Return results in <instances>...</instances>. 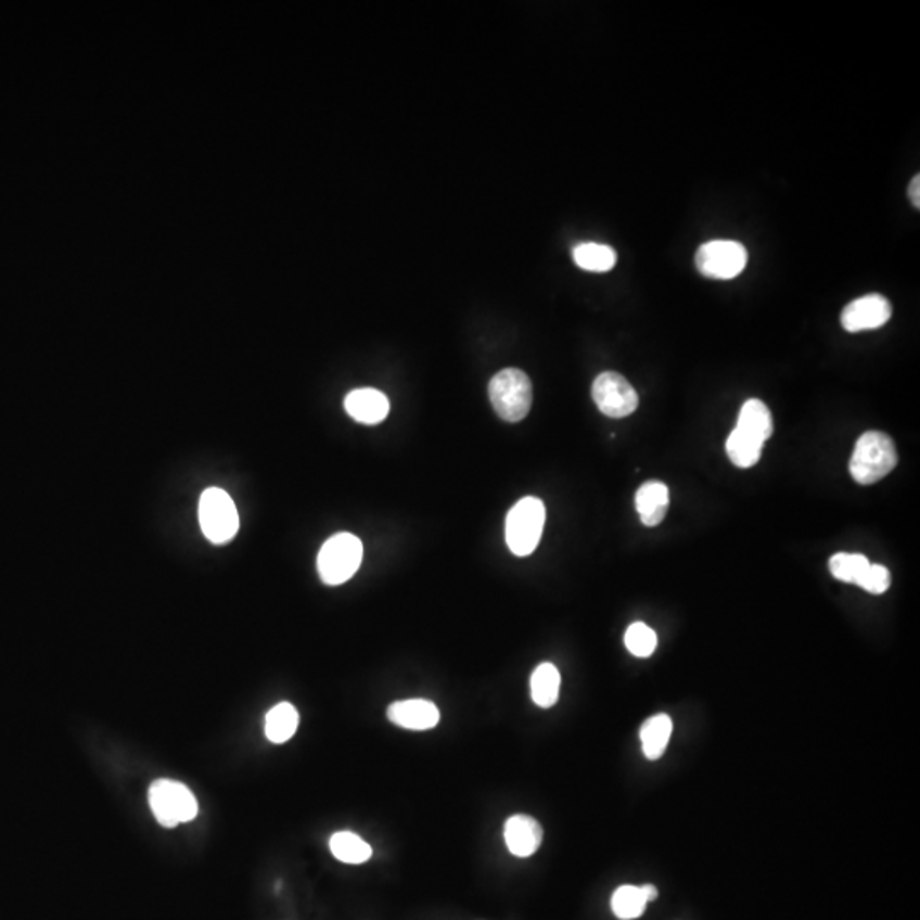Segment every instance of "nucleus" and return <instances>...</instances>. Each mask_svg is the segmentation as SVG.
<instances>
[{
    "mask_svg": "<svg viewBox=\"0 0 920 920\" xmlns=\"http://www.w3.org/2000/svg\"><path fill=\"white\" fill-rule=\"evenodd\" d=\"M489 399L501 420L519 423L532 408V382L519 369H504L489 382Z\"/></svg>",
    "mask_w": 920,
    "mask_h": 920,
    "instance_id": "nucleus-2",
    "label": "nucleus"
},
{
    "mask_svg": "<svg viewBox=\"0 0 920 920\" xmlns=\"http://www.w3.org/2000/svg\"><path fill=\"white\" fill-rule=\"evenodd\" d=\"M330 847L337 861L346 865H361L372 857V847L354 832L334 833Z\"/></svg>",
    "mask_w": 920,
    "mask_h": 920,
    "instance_id": "nucleus-19",
    "label": "nucleus"
},
{
    "mask_svg": "<svg viewBox=\"0 0 920 920\" xmlns=\"http://www.w3.org/2000/svg\"><path fill=\"white\" fill-rule=\"evenodd\" d=\"M611 905L615 917L632 920L643 916L648 900L641 886L623 885L615 890Z\"/></svg>",
    "mask_w": 920,
    "mask_h": 920,
    "instance_id": "nucleus-20",
    "label": "nucleus"
},
{
    "mask_svg": "<svg viewBox=\"0 0 920 920\" xmlns=\"http://www.w3.org/2000/svg\"><path fill=\"white\" fill-rule=\"evenodd\" d=\"M890 585H892V575H890L889 567L881 566V564H869L868 572L863 576L859 587L869 591V593H873V596H881L889 590Z\"/></svg>",
    "mask_w": 920,
    "mask_h": 920,
    "instance_id": "nucleus-24",
    "label": "nucleus"
},
{
    "mask_svg": "<svg viewBox=\"0 0 920 920\" xmlns=\"http://www.w3.org/2000/svg\"><path fill=\"white\" fill-rule=\"evenodd\" d=\"M298 728V713L290 702H280L266 714L265 733L271 743H285Z\"/></svg>",
    "mask_w": 920,
    "mask_h": 920,
    "instance_id": "nucleus-17",
    "label": "nucleus"
},
{
    "mask_svg": "<svg viewBox=\"0 0 920 920\" xmlns=\"http://www.w3.org/2000/svg\"><path fill=\"white\" fill-rule=\"evenodd\" d=\"M363 560V544L354 534L342 532L325 540L318 555V572L331 587L348 582Z\"/></svg>",
    "mask_w": 920,
    "mask_h": 920,
    "instance_id": "nucleus-5",
    "label": "nucleus"
},
{
    "mask_svg": "<svg viewBox=\"0 0 920 920\" xmlns=\"http://www.w3.org/2000/svg\"><path fill=\"white\" fill-rule=\"evenodd\" d=\"M597 408L609 418H626L635 413L639 396L626 378L617 372H603L591 385Z\"/></svg>",
    "mask_w": 920,
    "mask_h": 920,
    "instance_id": "nucleus-8",
    "label": "nucleus"
},
{
    "mask_svg": "<svg viewBox=\"0 0 920 920\" xmlns=\"http://www.w3.org/2000/svg\"><path fill=\"white\" fill-rule=\"evenodd\" d=\"M387 718L406 730L425 731L438 725L440 711L433 702L425 699H409V701H397L391 704Z\"/></svg>",
    "mask_w": 920,
    "mask_h": 920,
    "instance_id": "nucleus-10",
    "label": "nucleus"
},
{
    "mask_svg": "<svg viewBox=\"0 0 920 920\" xmlns=\"http://www.w3.org/2000/svg\"><path fill=\"white\" fill-rule=\"evenodd\" d=\"M892 318V304L880 294H869L856 298L842 310V328L849 333L878 330Z\"/></svg>",
    "mask_w": 920,
    "mask_h": 920,
    "instance_id": "nucleus-9",
    "label": "nucleus"
},
{
    "mask_svg": "<svg viewBox=\"0 0 920 920\" xmlns=\"http://www.w3.org/2000/svg\"><path fill=\"white\" fill-rule=\"evenodd\" d=\"M670 507V491L662 481H648L636 493V510L647 527L662 524Z\"/></svg>",
    "mask_w": 920,
    "mask_h": 920,
    "instance_id": "nucleus-13",
    "label": "nucleus"
},
{
    "mask_svg": "<svg viewBox=\"0 0 920 920\" xmlns=\"http://www.w3.org/2000/svg\"><path fill=\"white\" fill-rule=\"evenodd\" d=\"M149 805L155 820L166 829L195 820L199 802L188 785L171 779H157L149 788Z\"/></svg>",
    "mask_w": 920,
    "mask_h": 920,
    "instance_id": "nucleus-3",
    "label": "nucleus"
},
{
    "mask_svg": "<svg viewBox=\"0 0 920 920\" xmlns=\"http://www.w3.org/2000/svg\"><path fill=\"white\" fill-rule=\"evenodd\" d=\"M542 827L528 815H513L504 823V842L513 856L528 857L542 844Z\"/></svg>",
    "mask_w": 920,
    "mask_h": 920,
    "instance_id": "nucleus-11",
    "label": "nucleus"
},
{
    "mask_svg": "<svg viewBox=\"0 0 920 920\" xmlns=\"http://www.w3.org/2000/svg\"><path fill=\"white\" fill-rule=\"evenodd\" d=\"M734 430L745 433L746 437L754 438L758 444H766L774 430L772 414L766 403H762L761 399H749L740 409Z\"/></svg>",
    "mask_w": 920,
    "mask_h": 920,
    "instance_id": "nucleus-14",
    "label": "nucleus"
},
{
    "mask_svg": "<svg viewBox=\"0 0 920 920\" xmlns=\"http://www.w3.org/2000/svg\"><path fill=\"white\" fill-rule=\"evenodd\" d=\"M546 524V504L536 496H525L507 516V544L520 558L532 554L539 546Z\"/></svg>",
    "mask_w": 920,
    "mask_h": 920,
    "instance_id": "nucleus-4",
    "label": "nucleus"
},
{
    "mask_svg": "<svg viewBox=\"0 0 920 920\" xmlns=\"http://www.w3.org/2000/svg\"><path fill=\"white\" fill-rule=\"evenodd\" d=\"M869 564L871 563L866 555L845 554V552L832 555L829 561L830 573H832L833 578H838L839 582H844V584L857 585V587L861 584L863 576L868 572Z\"/></svg>",
    "mask_w": 920,
    "mask_h": 920,
    "instance_id": "nucleus-21",
    "label": "nucleus"
},
{
    "mask_svg": "<svg viewBox=\"0 0 920 920\" xmlns=\"http://www.w3.org/2000/svg\"><path fill=\"white\" fill-rule=\"evenodd\" d=\"M749 253L737 241H710L702 244L695 253V266L704 277L716 280H731L745 270Z\"/></svg>",
    "mask_w": 920,
    "mask_h": 920,
    "instance_id": "nucleus-7",
    "label": "nucleus"
},
{
    "mask_svg": "<svg viewBox=\"0 0 920 920\" xmlns=\"http://www.w3.org/2000/svg\"><path fill=\"white\" fill-rule=\"evenodd\" d=\"M909 199L912 202L913 207L920 208V176L917 175L916 178L910 181L909 187Z\"/></svg>",
    "mask_w": 920,
    "mask_h": 920,
    "instance_id": "nucleus-25",
    "label": "nucleus"
},
{
    "mask_svg": "<svg viewBox=\"0 0 920 920\" xmlns=\"http://www.w3.org/2000/svg\"><path fill=\"white\" fill-rule=\"evenodd\" d=\"M898 453L886 433L866 432L859 437L851 457V476L856 483L868 486L889 476L897 468Z\"/></svg>",
    "mask_w": 920,
    "mask_h": 920,
    "instance_id": "nucleus-1",
    "label": "nucleus"
},
{
    "mask_svg": "<svg viewBox=\"0 0 920 920\" xmlns=\"http://www.w3.org/2000/svg\"><path fill=\"white\" fill-rule=\"evenodd\" d=\"M561 675L552 663H540L531 679L532 701L548 710L560 699Z\"/></svg>",
    "mask_w": 920,
    "mask_h": 920,
    "instance_id": "nucleus-15",
    "label": "nucleus"
},
{
    "mask_svg": "<svg viewBox=\"0 0 920 920\" xmlns=\"http://www.w3.org/2000/svg\"><path fill=\"white\" fill-rule=\"evenodd\" d=\"M199 519L203 534L212 544H226L239 531V513L229 493L208 488L200 498Z\"/></svg>",
    "mask_w": 920,
    "mask_h": 920,
    "instance_id": "nucleus-6",
    "label": "nucleus"
},
{
    "mask_svg": "<svg viewBox=\"0 0 920 920\" xmlns=\"http://www.w3.org/2000/svg\"><path fill=\"white\" fill-rule=\"evenodd\" d=\"M672 730H674V726H672L668 714H656L644 723L643 728L639 731V737H641L647 758L659 761L665 754L668 742H670Z\"/></svg>",
    "mask_w": 920,
    "mask_h": 920,
    "instance_id": "nucleus-16",
    "label": "nucleus"
},
{
    "mask_svg": "<svg viewBox=\"0 0 920 920\" xmlns=\"http://www.w3.org/2000/svg\"><path fill=\"white\" fill-rule=\"evenodd\" d=\"M573 259L582 270L605 273L611 271L617 263V253L605 244L582 242L573 250Z\"/></svg>",
    "mask_w": 920,
    "mask_h": 920,
    "instance_id": "nucleus-18",
    "label": "nucleus"
},
{
    "mask_svg": "<svg viewBox=\"0 0 920 920\" xmlns=\"http://www.w3.org/2000/svg\"><path fill=\"white\" fill-rule=\"evenodd\" d=\"M624 643L632 655L638 656V659H648L655 653L656 647H659V636L647 624L635 623L627 627Z\"/></svg>",
    "mask_w": 920,
    "mask_h": 920,
    "instance_id": "nucleus-23",
    "label": "nucleus"
},
{
    "mask_svg": "<svg viewBox=\"0 0 920 920\" xmlns=\"http://www.w3.org/2000/svg\"><path fill=\"white\" fill-rule=\"evenodd\" d=\"M762 449L764 445L758 444L754 438L746 437L745 433L738 430H733L726 442V453L737 468H754L761 459Z\"/></svg>",
    "mask_w": 920,
    "mask_h": 920,
    "instance_id": "nucleus-22",
    "label": "nucleus"
},
{
    "mask_svg": "<svg viewBox=\"0 0 920 920\" xmlns=\"http://www.w3.org/2000/svg\"><path fill=\"white\" fill-rule=\"evenodd\" d=\"M641 889H643L644 897H647L648 904H650V902H655L656 898H659V890H656L655 886L643 885L641 886Z\"/></svg>",
    "mask_w": 920,
    "mask_h": 920,
    "instance_id": "nucleus-26",
    "label": "nucleus"
},
{
    "mask_svg": "<svg viewBox=\"0 0 920 920\" xmlns=\"http://www.w3.org/2000/svg\"><path fill=\"white\" fill-rule=\"evenodd\" d=\"M346 413L363 425H379L389 414V399L378 389H355L346 396Z\"/></svg>",
    "mask_w": 920,
    "mask_h": 920,
    "instance_id": "nucleus-12",
    "label": "nucleus"
}]
</instances>
